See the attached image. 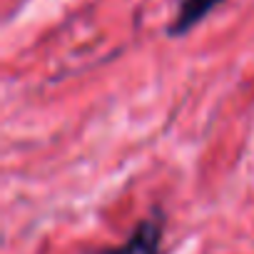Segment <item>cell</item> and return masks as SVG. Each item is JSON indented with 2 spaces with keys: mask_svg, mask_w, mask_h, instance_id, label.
Listing matches in <instances>:
<instances>
[{
  "mask_svg": "<svg viewBox=\"0 0 254 254\" xmlns=\"http://www.w3.org/2000/svg\"><path fill=\"white\" fill-rule=\"evenodd\" d=\"M160 244H162L160 219H142L135 227V232L127 237V242H122L120 247L102 249L97 254H160Z\"/></svg>",
  "mask_w": 254,
  "mask_h": 254,
  "instance_id": "obj_1",
  "label": "cell"
},
{
  "mask_svg": "<svg viewBox=\"0 0 254 254\" xmlns=\"http://www.w3.org/2000/svg\"><path fill=\"white\" fill-rule=\"evenodd\" d=\"M224 0H180L177 5V15L170 23L167 33L170 35H187L192 28H197L217 5H222Z\"/></svg>",
  "mask_w": 254,
  "mask_h": 254,
  "instance_id": "obj_2",
  "label": "cell"
}]
</instances>
